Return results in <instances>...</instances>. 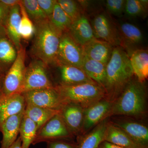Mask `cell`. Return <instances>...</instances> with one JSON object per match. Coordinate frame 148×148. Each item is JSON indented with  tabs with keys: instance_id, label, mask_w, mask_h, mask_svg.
Wrapping results in <instances>:
<instances>
[{
	"instance_id": "cell-1",
	"label": "cell",
	"mask_w": 148,
	"mask_h": 148,
	"mask_svg": "<svg viewBox=\"0 0 148 148\" xmlns=\"http://www.w3.org/2000/svg\"><path fill=\"white\" fill-rule=\"evenodd\" d=\"M134 77L129 55L121 47H115L106 65V99L114 102Z\"/></svg>"
},
{
	"instance_id": "cell-2",
	"label": "cell",
	"mask_w": 148,
	"mask_h": 148,
	"mask_svg": "<svg viewBox=\"0 0 148 148\" xmlns=\"http://www.w3.org/2000/svg\"><path fill=\"white\" fill-rule=\"evenodd\" d=\"M147 93L145 82L135 76L113 103L110 117L125 116L136 119L143 117L147 113Z\"/></svg>"
},
{
	"instance_id": "cell-3",
	"label": "cell",
	"mask_w": 148,
	"mask_h": 148,
	"mask_svg": "<svg viewBox=\"0 0 148 148\" xmlns=\"http://www.w3.org/2000/svg\"><path fill=\"white\" fill-rule=\"evenodd\" d=\"M34 39L32 53L36 59L47 66L56 64V56L62 34L53 27L48 18L34 24Z\"/></svg>"
},
{
	"instance_id": "cell-4",
	"label": "cell",
	"mask_w": 148,
	"mask_h": 148,
	"mask_svg": "<svg viewBox=\"0 0 148 148\" xmlns=\"http://www.w3.org/2000/svg\"><path fill=\"white\" fill-rule=\"evenodd\" d=\"M55 89L64 103H73L84 109L106 98L105 89L96 83L76 85H56Z\"/></svg>"
},
{
	"instance_id": "cell-5",
	"label": "cell",
	"mask_w": 148,
	"mask_h": 148,
	"mask_svg": "<svg viewBox=\"0 0 148 148\" xmlns=\"http://www.w3.org/2000/svg\"><path fill=\"white\" fill-rule=\"evenodd\" d=\"M55 86L49 73L47 65L35 58L26 67L20 93L37 89L52 88Z\"/></svg>"
},
{
	"instance_id": "cell-6",
	"label": "cell",
	"mask_w": 148,
	"mask_h": 148,
	"mask_svg": "<svg viewBox=\"0 0 148 148\" xmlns=\"http://www.w3.org/2000/svg\"><path fill=\"white\" fill-rule=\"evenodd\" d=\"M25 52V49L22 46L20 49L17 51L16 59L7 72L3 80V95L8 96L20 93L26 72Z\"/></svg>"
},
{
	"instance_id": "cell-7",
	"label": "cell",
	"mask_w": 148,
	"mask_h": 148,
	"mask_svg": "<svg viewBox=\"0 0 148 148\" xmlns=\"http://www.w3.org/2000/svg\"><path fill=\"white\" fill-rule=\"evenodd\" d=\"M84 58L82 47L74 40L69 32L63 33L56 56L57 66L66 65L81 69Z\"/></svg>"
},
{
	"instance_id": "cell-8",
	"label": "cell",
	"mask_w": 148,
	"mask_h": 148,
	"mask_svg": "<svg viewBox=\"0 0 148 148\" xmlns=\"http://www.w3.org/2000/svg\"><path fill=\"white\" fill-rule=\"evenodd\" d=\"M59 113L48 121L37 131L32 145H34L38 143L56 140H73L75 136Z\"/></svg>"
},
{
	"instance_id": "cell-9",
	"label": "cell",
	"mask_w": 148,
	"mask_h": 148,
	"mask_svg": "<svg viewBox=\"0 0 148 148\" xmlns=\"http://www.w3.org/2000/svg\"><path fill=\"white\" fill-rule=\"evenodd\" d=\"M109 120L124 131L138 145L148 148V128L146 125L127 116H113Z\"/></svg>"
},
{
	"instance_id": "cell-10",
	"label": "cell",
	"mask_w": 148,
	"mask_h": 148,
	"mask_svg": "<svg viewBox=\"0 0 148 148\" xmlns=\"http://www.w3.org/2000/svg\"><path fill=\"white\" fill-rule=\"evenodd\" d=\"M91 25L95 38L109 43L114 47H121V41L116 25L106 14L96 15Z\"/></svg>"
},
{
	"instance_id": "cell-11",
	"label": "cell",
	"mask_w": 148,
	"mask_h": 148,
	"mask_svg": "<svg viewBox=\"0 0 148 148\" xmlns=\"http://www.w3.org/2000/svg\"><path fill=\"white\" fill-rule=\"evenodd\" d=\"M26 104L59 110L65 103L55 87L30 90L21 93Z\"/></svg>"
},
{
	"instance_id": "cell-12",
	"label": "cell",
	"mask_w": 148,
	"mask_h": 148,
	"mask_svg": "<svg viewBox=\"0 0 148 148\" xmlns=\"http://www.w3.org/2000/svg\"><path fill=\"white\" fill-rule=\"evenodd\" d=\"M113 103L104 98L84 109L83 124L80 136L85 135L104 119L110 118Z\"/></svg>"
},
{
	"instance_id": "cell-13",
	"label": "cell",
	"mask_w": 148,
	"mask_h": 148,
	"mask_svg": "<svg viewBox=\"0 0 148 148\" xmlns=\"http://www.w3.org/2000/svg\"><path fill=\"white\" fill-rule=\"evenodd\" d=\"M84 111L80 105L73 103H65L59 110V114L75 137L81 135Z\"/></svg>"
},
{
	"instance_id": "cell-14",
	"label": "cell",
	"mask_w": 148,
	"mask_h": 148,
	"mask_svg": "<svg viewBox=\"0 0 148 148\" xmlns=\"http://www.w3.org/2000/svg\"><path fill=\"white\" fill-rule=\"evenodd\" d=\"M116 27L121 41V47L130 57L134 51L139 49L138 47L143 42V33L138 27L128 22H122Z\"/></svg>"
},
{
	"instance_id": "cell-15",
	"label": "cell",
	"mask_w": 148,
	"mask_h": 148,
	"mask_svg": "<svg viewBox=\"0 0 148 148\" xmlns=\"http://www.w3.org/2000/svg\"><path fill=\"white\" fill-rule=\"evenodd\" d=\"M26 103L21 93L0 96V130L3 123L10 117L25 110Z\"/></svg>"
},
{
	"instance_id": "cell-16",
	"label": "cell",
	"mask_w": 148,
	"mask_h": 148,
	"mask_svg": "<svg viewBox=\"0 0 148 148\" xmlns=\"http://www.w3.org/2000/svg\"><path fill=\"white\" fill-rule=\"evenodd\" d=\"M68 32L74 40L82 47L95 38L91 24L84 14L73 21Z\"/></svg>"
},
{
	"instance_id": "cell-17",
	"label": "cell",
	"mask_w": 148,
	"mask_h": 148,
	"mask_svg": "<svg viewBox=\"0 0 148 148\" xmlns=\"http://www.w3.org/2000/svg\"><path fill=\"white\" fill-rule=\"evenodd\" d=\"M114 47L109 43L94 38L82 48L85 56L107 65L110 59Z\"/></svg>"
},
{
	"instance_id": "cell-18",
	"label": "cell",
	"mask_w": 148,
	"mask_h": 148,
	"mask_svg": "<svg viewBox=\"0 0 148 148\" xmlns=\"http://www.w3.org/2000/svg\"><path fill=\"white\" fill-rule=\"evenodd\" d=\"M58 66L59 84L57 85L73 86L83 84L96 83L80 68L66 65Z\"/></svg>"
},
{
	"instance_id": "cell-19",
	"label": "cell",
	"mask_w": 148,
	"mask_h": 148,
	"mask_svg": "<svg viewBox=\"0 0 148 148\" xmlns=\"http://www.w3.org/2000/svg\"><path fill=\"white\" fill-rule=\"evenodd\" d=\"M24 110L12 116L5 120L1 127L3 135L1 148H8L17 139Z\"/></svg>"
},
{
	"instance_id": "cell-20",
	"label": "cell",
	"mask_w": 148,
	"mask_h": 148,
	"mask_svg": "<svg viewBox=\"0 0 148 148\" xmlns=\"http://www.w3.org/2000/svg\"><path fill=\"white\" fill-rule=\"evenodd\" d=\"M20 20L21 13L19 4L10 8L5 25L6 34L17 51L22 47L19 32Z\"/></svg>"
},
{
	"instance_id": "cell-21",
	"label": "cell",
	"mask_w": 148,
	"mask_h": 148,
	"mask_svg": "<svg viewBox=\"0 0 148 148\" xmlns=\"http://www.w3.org/2000/svg\"><path fill=\"white\" fill-rule=\"evenodd\" d=\"M17 53L5 32L0 33V76L3 78L16 59Z\"/></svg>"
},
{
	"instance_id": "cell-22",
	"label": "cell",
	"mask_w": 148,
	"mask_h": 148,
	"mask_svg": "<svg viewBox=\"0 0 148 148\" xmlns=\"http://www.w3.org/2000/svg\"><path fill=\"white\" fill-rule=\"evenodd\" d=\"M104 141L124 148H145L137 144L124 131L110 120L107 124Z\"/></svg>"
},
{
	"instance_id": "cell-23",
	"label": "cell",
	"mask_w": 148,
	"mask_h": 148,
	"mask_svg": "<svg viewBox=\"0 0 148 148\" xmlns=\"http://www.w3.org/2000/svg\"><path fill=\"white\" fill-rule=\"evenodd\" d=\"M110 118H107L85 135L77 137L78 148H97L104 141V135Z\"/></svg>"
},
{
	"instance_id": "cell-24",
	"label": "cell",
	"mask_w": 148,
	"mask_h": 148,
	"mask_svg": "<svg viewBox=\"0 0 148 148\" xmlns=\"http://www.w3.org/2000/svg\"><path fill=\"white\" fill-rule=\"evenodd\" d=\"M130 60L135 77L141 82H145L148 76L147 49L134 51L130 56Z\"/></svg>"
},
{
	"instance_id": "cell-25",
	"label": "cell",
	"mask_w": 148,
	"mask_h": 148,
	"mask_svg": "<svg viewBox=\"0 0 148 148\" xmlns=\"http://www.w3.org/2000/svg\"><path fill=\"white\" fill-rule=\"evenodd\" d=\"M106 65L84 56L81 69L92 80L104 88L106 82Z\"/></svg>"
},
{
	"instance_id": "cell-26",
	"label": "cell",
	"mask_w": 148,
	"mask_h": 148,
	"mask_svg": "<svg viewBox=\"0 0 148 148\" xmlns=\"http://www.w3.org/2000/svg\"><path fill=\"white\" fill-rule=\"evenodd\" d=\"M59 113V110L46 108L29 104H26L24 110V114L36 123L38 130L48 121Z\"/></svg>"
},
{
	"instance_id": "cell-27",
	"label": "cell",
	"mask_w": 148,
	"mask_h": 148,
	"mask_svg": "<svg viewBox=\"0 0 148 148\" xmlns=\"http://www.w3.org/2000/svg\"><path fill=\"white\" fill-rule=\"evenodd\" d=\"M37 131L36 125L24 113L20 125L19 133L22 148H29L34 140Z\"/></svg>"
},
{
	"instance_id": "cell-28",
	"label": "cell",
	"mask_w": 148,
	"mask_h": 148,
	"mask_svg": "<svg viewBox=\"0 0 148 148\" xmlns=\"http://www.w3.org/2000/svg\"><path fill=\"white\" fill-rule=\"evenodd\" d=\"M48 19L53 27L61 33L68 32L73 23L71 19L64 12L57 1L53 12Z\"/></svg>"
},
{
	"instance_id": "cell-29",
	"label": "cell",
	"mask_w": 148,
	"mask_h": 148,
	"mask_svg": "<svg viewBox=\"0 0 148 148\" xmlns=\"http://www.w3.org/2000/svg\"><path fill=\"white\" fill-rule=\"evenodd\" d=\"M148 3L146 0L125 1L124 13L130 17H144L147 15Z\"/></svg>"
},
{
	"instance_id": "cell-30",
	"label": "cell",
	"mask_w": 148,
	"mask_h": 148,
	"mask_svg": "<svg viewBox=\"0 0 148 148\" xmlns=\"http://www.w3.org/2000/svg\"><path fill=\"white\" fill-rule=\"evenodd\" d=\"M21 3L34 24L48 18L40 7L37 0H23L21 1Z\"/></svg>"
},
{
	"instance_id": "cell-31",
	"label": "cell",
	"mask_w": 148,
	"mask_h": 148,
	"mask_svg": "<svg viewBox=\"0 0 148 148\" xmlns=\"http://www.w3.org/2000/svg\"><path fill=\"white\" fill-rule=\"evenodd\" d=\"M21 13L19 32L21 38L28 40L34 35L35 28L34 23L28 16L24 7L20 2L19 3Z\"/></svg>"
},
{
	"instance_id": "cell-32",
	"label": "cell",
	"mask_w": 148,
	"mask_h": 148,
	"mask_svg": "<svg viewBox=\"0 0 148 148\" xmlns=\"http://www.w3.org/2000/svg\"><path fill=\"white\" fill-rule=\"evenodd\" d=\"M57 1L61 8L73 22L82 15L79 5L75 1L73 0H58Z\"/></svg>"
},
{
	"instance_id": "cell-33",
	"label": "cell",
	"mask_w": 148,
	"mask_h": 148,
	"mask_svg": "<svg viewBox=\"0 0 148 148\" xmlns=\"http://www.w3.org/2000/svg\"><path fill=\"white\" fill-rule=\"evenodd\" d=\"M125 0H107L106 7L107 10L115 16H120L124 13Z\"/></svg>"
},
{
	"instance_id": "cell-34",
	"label": "cell",
	"mask_w": 148,
	"mask_h": 148,
	"mask_svg": "<svg viewBox=\"0 0 148 148\" xmlns=\"http://www.w3.org/2000/svg\"><path fill=\"white\" fill-rule=\"evenodd\" d=\"M47 143V148H78L77 143L73 140H56Z\"/></svg>"
},
{
	"instance_id": "cell-35",
	"label": "cell",
	"mask_w": 148,
	"mask_h": 148,
	"mask_svg": "<svg viewBox=\"0 0 148 148\" xmlns=\"http://www.w3.org/2000/svg\"><path fill=\"white\" fill-rule=\"evenodd\" d=\"M40 7L44 12L48 18H50L56 1V0H37Z\"/></svg>"
},
{
	"instance_id": "cell-36",
	"label": "cell",
	"mask_w": 148,
	"mask_h": 148,
	"mask_svg": "<svg viewBox=\"0 0 148 148\" xmlns=\"http://www.w3.org/2000/svg\"><path fill=\"white\" fill-rule=\"evenodd\" d=\"M10 9V8L4 4L0 0V30L5 28Z\"/></svg>"
},
{
	"instance_id": "cell-37",
	"label": "cell",
	"mask_w": 148,
	"mask_h": 148,
	"mask_svg": "<svg viewBox=\"0 0 148 148\" xmlns=\"http://www.w3.org/2000/svg\"><path fill=\"white\" fill-rule=\"evenodd\" d=\"M97 148H124L106 141H103Z\"/></svg>"
},
{
	"instance_id": "cell-38",
	"label": "cell",
	"mask_w": 148,
	"mask_h": 148,
	"mask_svg": "<svg viewBox=\"0 0 148 148\" xmlns=\"http://www.w3.org/2000/svg\"><path fill=\"white\" fill-rule=\"evenodd\" d=\"M1 1L4 4L10 8H11L14 6L19 4L21 2V1H18V0H1Z\"/></svg>"
},
{
	"instance_id": "cell-39",
	"label": "cell",
	"mask_w": 148,
	"mask_h": 148,
	"mask_svg": "<svg viewBox=\"0 0 148 148\" xmlns=\"http://www.w3.org/2000/svg\"><path fill=\"white\" fill-rule=\"evenodd\" d=\"M8 148H22L20 137L19 136L18 138H17L16 141Z\"/></svg>"
},
{
	"instance_id": "cell-40",
	"label": "cell",
	"mask_w": 148,
	"mask_h": 148,
	"mask_svg": "<svg viewBox=\"0 0 148 148\" xmlns=\"http://www.w3.org/2000/svg\"><path fill=\"white\" fill-rule=\"evenodd\" d=\"M3 78L0 76V96L2 95V86Z\"/></svg>"
},
{
	"instance_id": "cell-41",
	"label": "cell",
	"mask_w": 148,
	"mask_h": 148,
	"mask_svg": "<svg viewBox=\"0 0 148 148\" xmlns=\"http://www.w3.org/2000/svg\"><path fill=\"white\" fill-rule=\"evenodd\" d=\"M4 32V31H0V33H3Z\"/></svg>"
}]
</instances>
